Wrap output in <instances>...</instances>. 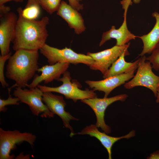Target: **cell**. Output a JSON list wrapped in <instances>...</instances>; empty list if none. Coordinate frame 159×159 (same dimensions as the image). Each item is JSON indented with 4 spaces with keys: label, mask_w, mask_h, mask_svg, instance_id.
Returning <instances> with one entry per match:
<instances>
[{
    "label": "cell",
    "mask_w": 159,
    "mask_h": 159,
    "mask_svg": "<svg viewBox=\"0 0 159 159\" xmlns=\"http://www.w3.org/2000/svg\"><path fill=\"white\" fill-rule=\"evenodd\" d=\"M10 9L9 6H5L4 4L0 5V17L10 12Z\"/></svg>",
    "instance_id": "25"
},
{
    "label": "cell",
    "mask_w": 159,
    "mask_h": 159,
    "mask_svg": "<svg viewBox=\"0 0 159 159\" xmlns=\"http://www.w3.org/2000/svg\"><path fill=\"white\" fill-rule=\"evenodd\" d=\"M146 60L151 64L152 68L156 71L159 70V43Z\"/></svg>",
    "instance_id": "21"
},
{
    "label": "cell",
    "mask_w": 159,
    "mask_h": 159,
    "mask_svg": "<svg viewBox=\"0 0 159 159\" xmlns=\"http://www.w3.org/2000/svg\"><path fill=\"white\" fill-rule=\"evenodd\" d=\"M148 159H159V150L154 152L151 153L149 156L147 158Z\"/></svg>",
    "instance_id": "26"
},
{
    "label": "cell",
    "mask_w": 159,
    "mask_h": 159,
    "mask_svg": "<svg viewBox=\"0 0 159 159\" xmlns=\"http://www.w3.org/2000/svg\"><path fill=\"white\" fill-rule=\"evenodd\" d=\"M11 54V52H10L7 54L0 56V81L3 88H5L9 85L5 80L4 72V68L6 62L9 58Z\"/></svg>",
    "instance_id": "22"
},
{
    "label": "cell",
    "mask_w": 159,
    "mask_h": 159,
    "mask_svg": "<svg viewBox=\"0 0 159 159\" xmlns=\"http://www.w3.org/2000/svg\"><path fill=\"white\" fill-rule=\"evenodd\" d=\"M18 17L14 12L10 11L0 17V49L1 55L9 53L10 45L15 35Z\"/></svg>",
    "instance_id": "12"
},
{
    "label": "cell",
    "mask_w": 159,
    "mask_h": 159,
    "mask_svg": "<svg viewBox=\"0 0 159 159\" xmlns=\"http://www.w3.org/2000/svg\"><path fill=\"white\" fill-rule=\"evenodd\" d=\"M69 64L67 62H58L39 68L37 71L41 72V74L36 75L32 82L28 84L27 87L29 88L35 87L43 81L44 84H47L54 80L58 81L61 75L67 71Z\"/></svg>",
    "instance_id": "14"
},
{
    "label": "cell",
    "mask_w": 159,
    "mask_h": 159,
    "mask_svg": "<svg viewBox=\"0 0 159 159\" xmlns=\"http://www.w3.org/2000/svg\"><path fill=\"white\" fill-rule=\"evenodd\" d=\"M130 43L122 46L115 45L112 47L96 53L88 52L94 62L89 67L94 70L100 71L105 74L112 64L125 51L128 50Z\"/></svg>",
    "instance_id": "8"
},
{
    "label": "cell",
    "mask_w": 159,
    "mask_h": 159,
    "mask_svg": "<svg viewBox=\"0 0 159 159\" xmlns=\"http://www.w3.org/2000/svg\"><path fill=\"white\" fill-rule=\"evenodd\" d=\"M61 0H39V3L42 9L50 14L58 10Z\"/></svg>",
    "instance_id": "19"
},
{
    "label": "cell",
    "mask_w": 159,
    "mask_h": 159,
    "mask_svg": "<svg viewBox=\"0 0 159 159\" xmlns=\"http://www.w3.org/2000/svg\"><path fill=\"white\" fill-rule=\"evenodd\" d=\"M22 15L26 19L35 20L39 16L40 13V6L32 5L25 7L22 11Z\"/></svg>",
    "instance_id": "20"
},
{
    "label": "cell",
    "mask_w": 159,
    "mask_h": 159,
    "mask_svg": "<svg viewBox=\"0 0 159 159\" xmlns=\"http://www.w3.org/2000/svg\"><path fill=\"white\" fill-rule=\"evenodd\" d=\"M141 0H133V2L135 4H138L139 3Z\"/></svg>",
    "instance_id": "30"
},
{
    "label": "cell",
    "mask_w": 159,
    "mask_h": 159,
    "mask_svg": "<svg viewBox=\"0 0 159 159\" xmlns=\"http://www.w3.org/2000/svg\"><path fill=\"white\" fill-rule=\"evenodd\" d=\"M152 16L155 20V24L151 30L148 34L138 36L143 43V49L139 56L142 57L146 54H151L159 43V13L155 11Z\"/></svg>",
    "instance_id": "17"
},
{
    "label": "cell",
    "mask_w": 159,
    "mask_h": 159,
    "mask_svg": "<svg viewBox=\"0 0 159 159\" xmlns=\"http://www.w3.org/2000/svg\"><path fill=\"white\" fill-rule=\"evenodd\" d=\"M128 97L126 94H122L109 98H102L97 97L85 99L81 101L89 106L94 112L96 117V125L98 128H101L107 134L111 132V129L107 125L105 121V111L107 107L114 102L120 101H124Z\"/></svg>",
    "instance_id": "9"
},
{
    "label": "cell",
    "mask_w": 159,
    "mask_h": 159,
    "mask_svg": "<svg viewBox=\"0 0 159 159\" xmlns=\"http://www.w3.org/2000/svg\"><path fill=\"white\" fill-rule=\"evenodd\" d=\"M71 80L70 72L66 71L63 74L62 77L58 80L62 82L60 86L52 87L39 85L37 87L43 92L58 93L63 95L66 98L72 100L74 102L78 100L97 97L96 93L93 90H81L76 83L71 82Z\"/></svg>",
    "instance_id": "5"
},
{
    "label": "cell",
    "mask_w": 159,
    "mask_h": 159,
    "mask_svg": "<svg viewBox=\"0 0 159 159\" xmlns=\"http://www.w3.org/2000/svg\"><path fill=\"white\" fill-rule=\"evenodd\" d=\"M132 0H122L120 3L122 8L124 10V20L121 26L116 29L115 26H113L108 31L103 33L99 46H101L107 41L114 39L116 40V45L118 46L124 45L132 39L138 37L131 33L128 29L126 21L127 11L129 6L132 4Z\"/></svg>",
    "instance_id": "10"
},
{
    "label": "cell",
    "mask_w": 159,
    "mask_h": 159,
    "mask_svg": "<svg viewBox=\"0 0 159 159\" xmlns=\"http://www.w3.org/2000/svg\"><path fill=\"white\" fill-rule=\"evenodd\" d=\"M29 89L17 87L14 90L13 95L18 97L20 103L27 104L32 114L43 118H52L54 114L47 108L42 101L43 92L37 87Z\"/></svg>",
    "instance_id": "4"
},
{
    "label": "cell",
    "mask_w": 159,
    "mask_h": 159,
    "mask_svg": "<svg viewBox=\"0 0 159 159\" xmlns=\"http://www.w3.org/2000/svg\"><path fill=\"white\" fill-rule=\"evenodd\" d=\"M42 101L48 109L53 114L58 115L62 119L64 126L69 129L71 137L74 135L72 127L70 124L71 120H78L69 112L65 110L66 103L63 97L53 94L52 92H43Z\"/></svg>",
    "instance_id": "11"
},
{
    "label": "cell",
    "mask_w": 159,
    "mask_h": 159,
    "mask_svg": "<svg viewBox=\"0 0 159 159\" xmlns=\"http://www.w3.org/2000/svg\"><path fill=\"white\" fill-rule=\"evenodd\" d=\"M38 50L18 49L8 59L7 78L14 81V86L25 88L39 68Z\"/></svg>",
    "instance_id": "2"
},
{
    "label": "cell",
    "mask_w": 159,
    "mask_h": 159,
    "mask_svg": "<svg viewBox=\"0 0 159 159\" xmlns=\"http://www.w3.org/2000/svg\"><path fill=\"white\" fill-rule=\"evenodd\" d=\"M57 14L65 21L70 28L74 30L76 34H79L85 30L84 20L81 14L65 1H61Z\"/></svg>",
    "instance_id": "16"
},
{
    "label": "cell",
    "mask_w": 159,
    "mask_h": 159,
    "mask_svg": "<svg viewBox=\"0 0 159 159\" xmlns=\"http://www.w3.org/2000/svg\"><path fill=\"white\" fill-rule=\"evenodd\" d=\"M135 70L119 75L109 77L99 81L87 80L85 83L94 91L104 92L105 98L107 97L110 93L117 87L125 83L134 76Z\"/></svg>",
    "instance_id": "13"
},
{
    "label": "cell",
    "mask_w": 159,
    "mask_h": 159,
    "mask_svg": "<svg viewBox=\"0 0 159 159\" xmlns=\"http://www.w3.org/2000/svg\"><path fill=\"white\" fill-rule=\"evenodd\" d=\"M32 5H39V0H28L25 7H29Z\"/></svg>",
    "instance_id": "27"
},
{
    "label": "cell",
    "mask_w": 159,
    "mask_h": 159,
    "mask_svg": "<svg viewBox=\"0 0 159 159\" xmlns=\"http://www.w3.org/2000/svg\"><path fill=\"white\" fill-rule=\"evenodd\" d=\"M22 9L18 7V14L15 35L12 41L15 51L20 49L39 50L46 44L48 36L47 26L49 18L45 16L40 20L25 18L22 15Z\"/></svg>",
    "instance_id": "1"
},
{
    "label": "cell",
    "mask_w": 159,
    "mask_h": 159,
    "mask_svg": "<svg viewBox=\"0 0 159 159\" xmlns=\"http://www.w3.org/2000/svg\"><path fill=\"white\" fill-rule=\"evenodd\" d=\"M146 58L144 55L139 58L136 74L125 84L124 87L129 89L138 86L144 87L151 90L156 97L159 87V76L153 72L152 64L149 61H146Z\"/></svg>",
    "instance_id": "6"
},
{
    "label": "cell",
    "mask_w": 159,
    "mask_h": 159,
    "mask_svg": "<svg viewBox=\"0 0 159 159\" xmlns=\"http://www.w3.org/2000/svg\"><path fill=\"white\" fill-rule=\"evenodd\" d=\"M8 98L6 99H0V112H4L7 110V108L5 107L9 105H18L20 103L19 98L17 97H12L9 94Z\"/></svg>",
    "instance_id": "23"
},
{
    "label": "cell",
    "mask_w": 159,
    "mask_h": 159,
    "mask_svg": "<svg viewBox=\"0 0 159 159\" xmlns=\"http://www.w3.org/2000/svg\"><path fill=\"white\" fill-rule=\"evenodd\" d=\"M39 50L41 54L47 59L49 65L64 62L74 64L82 63L89 66L94 62L90 56L77 53L67 47L59 49L46 43Z\"/></svg>",
    "instance_id": "3"
},
{
    "label": "cell",
    "mask_w": 159,
    "mask_h": 159,
    "mask_svg": "<svg viewBox=\"0 0 159 159\" xmlns=\"http://www.w3.org/2000/svg\"><path fill=\"white\" fill-rule=\"evenodd\" d=\"M36 138L32 133L21 132L16 130H6L0 128V159L14 158V155L10 154L16 144L26 142L32 146Z\"/></svg>",
    "instance_id": "7"
},
{
    "label": "cell",
    "mask_w": 159,
    "mask_h": 159,
    "mask_svg": "<svg viewBox=\"0 0 159 159\" xmlns=\"http://www.w3.org/2000/svg\"><path fill=\"white\" fill-rule=\"evenodd\" d=\"M96 125L91 124L84 128L78 135H87L96 138L106 149L108 153V159L112 158L111 149L113 144L118 140L122 138L128 139L135 135V131L132 130L127 135L120 137H114L108 135L105 132H102L98 129Z\"/></svg>",
    "instance_id": "15"
},
{
    "label": "cell",
    "mask_w": 159,
    "mask_h": 159,
    "mask_svg": "<svg viewBox=\"0 0 159 159\" xmlns=\"http://www.w3.org/2000/svg\"><path fill=\"white\" fill-rule=\"evenodd\" d=\"M157 98L156 100V102L157 103H159V87L157 89V94L156 97Z\"/></svg>",
    "instance_id": "29"
},
{
    "label": "cell",
    "mask_w": 159,
    "mask_h": 159,
    "mask_svg": "<svg viewBox=\"0 0 159 159\" xmlns=\"http://www.w3.org/2000/svg\"></svg>",
    "instance_id": "31"
},
{
    "label": "cell",
    "mask_w": 159,
    "mask_h": 159,
    "mask_svg": "<svg viewBox=\"0 0 159 159\" xmlns=\"http://www.w3.org/2000/svg\"><path fill=\"white\" fill-rule=\"evenodd\" d=\"M129 55L128 50L125 52L112 64L107 72L103 75V78L105 79L136 70L138 68L139 59L133 62H127L125 57Z\"/></svg>",
    "instance_id": "18"
},
{
    "label": "cell",
    "mask_w": 159,
    "mask_h": 159,
    "mask_svg": "<svg viewBox=\"0 0 159 159\" xmlns=\"http://www.w3.org/2000/svg\"><path fill=\"white\" fill-rule=\"evenodd\" d=\"M24 0H0V5L4 4L5 3L10 1H14L17 2H22Z\"/></svg>",
    "instance_id": "28"
},
{
    "label": "cell",
    "mask_w": 159,
    "mask_h": 159,
    "mask_svg": "<svg viewBox=\"0 0 159 159\" xmlns=\"http://www.w3.org/2000/svg\"><path fill=\"white\" fill-rule=\"evenodd\" d=\"M69 4L73 8L78 11L82 10L83 9V5L80 4L82 0H68Z\"/></svg>",
    "instance_id": "24"
}]
</instances>
